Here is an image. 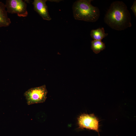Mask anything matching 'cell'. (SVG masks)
Wrapping results in <instances>:
<instances>
[{
  "instance_id": "1",
  "label": "cell",
  "mask_w": 136,
  "mask_h": 136,
  "mask_svg": "<svg viewBox=\"0 0 136 136\" xmlns=\"http://www.w3.org/2000/svg\"><path fill=\"white\" fill-rule=\"evenodd\" d=\"M131 16L123 2L116 1L111 5L104 18V22L113 29L121 31L132 26Z\"/></svg>"
},
{
  "instance_id": "2",
  "label": "cell",
  "mask_w": 136,
  "mask_h": 136,
  "mask_svg": "<svg viewBox=\"0 0 136 136\" xmlns=\"http://www.w3.org/2000/svg\"><path fill=\"white\" fill-rule=\"evenodd\" d=\"M92 0H79L73 6V14L77 20L94 22L98 19L100 12L98 8L91 4Z\"/></svg>"
},
{
  "instance_id": "3",
  "label": "cell",
  "mask_w": 136,
  "mask_h": 136,
  "mask_svg": "<svg viewBox=\"0 0 136 136\" xmlns=\"http://www.w3.org/2000/svg\"><path fill=\"white\" fill-rule=\"evenodd\" d=\"M47 93L46 86L44 85L28 89L24 93V95L27 104L30 105L45 102Z\"/></svg>"
},
{
  "instance_id": "4",
  "label": "cell",
  "mask_w": 136,
  "mask_h": 136,
  "mask_svg": "<svg viewBox=\"0 0 136 136\" xmlns=\"http://www.w3.org/2000/svg\"><path fill=\"white\" fill-rule=\"evenodd\" d=\"M7 12L16 14L20 17H26L28 14L27 4L22 0H7L5 4Z\"/></svg>"
},
{
  "instance_id": "5",
  "label": "cell",
  "mask_w": 136,
  "mask_h": 136,
  "mask_svg": "<svg viewBox=\"0 0 136 136\" xmlns=\"http://www.w3.org/2000/svg\"><path fill=\"white\" fill-rule=\"evenodd\" d=\"M79 127L99 132L98 119L93 114H84L80 116L77 119Z\"/></svg>"
},
{
  "instance_id": "6",
  "label": "cell",
  "mask_w": 136,
  "mask_h": 136,
  "mask_svg": "<svg viewBox=\"0 0 136 136\" xmlns=\"http://www.w3.org/2000/svg\"><path fill=\"white\" fill-rule=\"evenodd\" d=\"M47 0H34L32 3L34 10L44 20L49 21L51 19L46 4Z\"/></svg>"
},
{
  "instance_id": "7",
  "label": "cell",
  "mask_w": 136,
  "mask_h": 136,
  "mask_svg": "<svg viewBox=\"0 0 136 136\" xmlns=\"http://www.w3.org/2000/svg\"><path fill=\"white\" fill-rule=\"evenodd\" d=\"M6 9L5 4L0 2V27L8 26L11 23Z\"/></svg>"
},
{
  "instance_id": "8",
  "label": "cell",
  "mask_w": 136,
  "mask_h": 136,
  "mask_svg": "<svg viewBox=\"0 0 136 136\" xmlns=\"http://www.w3.org/2000/svg\"><path fill=\"white\" fill-rule=\"evenodd\" d=\"M90 35L91 37L94 40L101 41L107 36L108 34L105 32L104 28L103 27L92 30L91 31Z\"/></svg>"
},
{
  "instance_id": "9",
  "label": "cell",
  "mask_w": 136,
  "mask_h": 136,
  "mask_svg": "<svg viewBox=\"0 0 136 136\" xmlns=\"http://www.w3.org/2000/svg\"><path fill=\"white\" fill-rule=\"evenodd\" d=\"M105 47V44L101 41L94 40L91 42V49L95 54L98 53Z\"/></svg>"
},
{
  "instance_id": "10",
  "label": "cell",
  "mask_w": 136,
  "mask_h": 136,
  "mask_svg": "<svg viewBox=\"0 0 136 136\" xmlns=\"http://www.w3.org/2000/svg\"><path fill=\"white\" fill-rule=\"evenodd\" d=\"M131 9L132 10L135 17H136V1L135 0L131 8Z\"/></svg>"
}]
</instances>
